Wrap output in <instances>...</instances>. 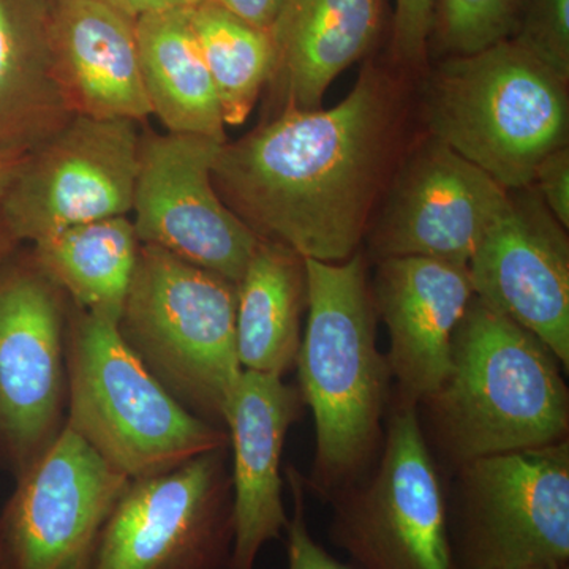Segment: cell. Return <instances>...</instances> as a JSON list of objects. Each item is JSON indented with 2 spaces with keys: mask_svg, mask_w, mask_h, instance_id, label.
I'll use <instances>...</instances> for the list:
<instances>
[{
  "mask_svg": "<svg viewBox=\"0 0 569 569\" xmlns=\"http://www.w3.org/2000/svg\"><path fill=\"white\" fill-rule=\"evenodd\" d=\"M407 73L367 62L337 107L282 111L213 163L217 192L258 239L340 263L365 241L403 149Z\"/></svg>",
  "mask_w": 569,
  "mask_h": 569,
  "instance_id": "1",
  "label": "cell"
},
{
  "mask_svg": "<svg viewBox=\"0 0 569 569\" xmlns=\"http://www.w3.org/2000/svg\"><path fill=\"white\" fill-rule=\"evenodd\" d=\"M307 325L295 365L317 449L306 489L321 500L365 477L380 455L391 402V370L378 350L369 258L340 263L305 258Z\"/></svg>",
  "mask_w": 569,
  "mask_h": 569,
  "instance_id": "2",
  "label": "cell"
},
{
  "mask_svg": "<svg viewBox=\"0 0 569 569\" xmlns=\"http://www.w3.org/2000/svg\"><path fill=\"white\" fill-rule=\"evenodd\" d=\"M418 408L433 456L455 471L568 438L569 392L559 359L477 296L452 337L447 377Z\"/></svg>",
  "mask_w": 569,
  "mask_h": 569,
  "instance_id": "3",
  "label": "cell"
},
{
  "mask_svg": "<svg viewBox=\"0 0 569 569\" xmlns=\"http://www.w3.org/2000/svg\"><path fill=\"white\" fill-rule=\"evenodd\" d=\"M427 134L503 189H526L550 152L568 146V82L512 40L449 56L421 86Z\"/></svg>",
  "mask_w": 569,
  "mask_h": 569,
  "instance_id": "4",
  "label": "cell"
},
{
  "mask_svg": "<svg viewBox=\"0 0 569 569\" xmlns=\"http://www.w3.org/2000/svg\"><path fill=\"white\" fill-rule=\"evenodd\" d=\"M70 307L66 426L104 462L133 481L230 447L227 430L194 417L149 372L118 321Z\"/></svg>",
  "mask_w": 569,
  "mask_h": 569,
  "instance_id": "5",
  "label": "cell"
},
{
  "mask_svg": "<svg viewBox=\"0 0 569 569\" xmlns=\"http://www.w3.org/2000/svg\"><path fill=\"white\" fill-rule=\"evenodd\" d=\"M236 310L238 284L140 244L118 321L123 342L182 407L222 429L244 370Z\"/></svg>",
  "mask_w": 569,
  "mask_h": 569,
  "instance_id": "6",
  "label": "cell"
},
{
  "mask_svg": "<svg viewBox=\"0 0 569 569\" xmlns=\"http://www.w3.org/2000/svg\"><path fill=\"white\" fill-rule=\"evenodd\" d=\"M329 503V538L355 568L459 569L449 498L415 403L391 396L376 463Z\"/></svg>",
  "mask_w": 569,
  "mask_h": 569,
  "instance_id": "7",
  "label": "cell"
},
{
  "mask_svg": "<svg viewBox=\"0 0 569 569\" xmlns=\"http://www.w3.org/2000/svg\"><path fill=\"white\" fill-rule=\"evenodd\" d=\"M449 529L459 569H569V440L456 470Z\"/></svg>",
  "mask_w": 569,
  "mask_h": 569,
  "instance_id": "8",
  "label": "cell"
},
{
  "mask_svg": "<svg viewBox=\"0 0 569 569\" xmlns=\"http://www.w3.org/2000/svg\"><path fill=\"white\" fill-rule=\"evenodd\" d=\"M228 448L133 479L93 546L89 569H228L234 541Z\"/></svg>",
  "mask_w": 569,
  "mask_h": 569,
  "instance_id": "9",
  "label": "cell"
},
{
  "mask_svg": "<svg viewBox=\"0 0 569 569\" xmlns=\"http://www.w3.org/2000/svg\"><path fill=\"white\" fill-rule=\"evenodd\" d=\"M70 306L32 252L0 268V463L14 478L66 426Z\"/></svg>",
  "mask_w": 569,
  "mask_h": 569,
  "instance_id": "10",
  "label": "cell"
},
{
  "mask_svg": "<svg viewBox=\"0 0 569 569\" xmlns=\"http://www.w3.org/2000/svg\"><path fill=\"white\" fill-rule=\"evenodd\" d=\"M141 138L137 122L74 116L26 153L0 200L11 234L33 244L74 224L129 216Z\"/></svg>",
  "mask_w": 569,
  "mask_h": 569,
  "instance_id": "11",
  "label": "cell"
},
{
  "mask_svg": "<svg viewBox=\"0 0 569 569\" xmlns=\"http://www.w3.org/2000/svg\"><path fill=\"white\" fill-rule=\"evenodd\" d=\"M223 144L197 134L141 138L132 222L140 244L238 284L260 239L213 186V163Z\"/></svg>",
  "mask_w": 569,
  "mask_h": 569,
  "instance_id": "12",
  "label": "cell"
},
{
  "mask_svg": "<svg viewBox=\"0 0 569 569\" xmlns=\"http://www.w3.org/2000/svg\"><path fill=\"white\" fill-rule=\"evenodd\" d=\"M509 190L445 142L406 149L367 230V258L425 257L467 264Z\"/></svg>",
  "mask_w": 569,
  "mask_h": 569,
  "instance_id": "13",
  "label": "cell"
},
{
  "mask_svg": "<svg viewBox=\"0 0 569 569\" xmlns=\"http://www.w3.org/2000/svg\"><path fill=\"white\" fill-rule=\"evenodd\" d=\"M130 479L69 426L17 477L0 515V569H74Z\"/></svg>",
  "mask_w": 569,
  "mask_h": 569,
  "instance_id": "14",
  "label": "cell"
},
{
  "mask_svg": "<svg viewBox=\"0 0 569 569\" xmlns=\"http://www.w3.org/2000/svg\"><path fill=\"white\" fill-rule=\"evenodd\" d=\"M568 228L533 187L509 190L468 261L475 296L537 336L569 367Z\"/></svg>",
  "mask_w": 569,
  "mask_h": 569,
  "instance_id": "15",
  "label": "cell"
},
{
  "mask_svg": "<svg viewBox=\"0 0 569 569\" xmlns=\"http://www.w3.org/2000/svg\"><path fill=\"white\" fill-rule=\"evenodd\" d=\"M372 287L377 316L387 325V355L396 391L419 406L451 367L452 337L475 298L467 264L406 257L377 261Z\"/></svg>",
  "mask_w": 569,
  "mask_h": 569,
  "instance_id": "16",
  "label": "cell"
},
{
  "mask_svg": "<svg viewBox=\"0 0 569 569\" xmlns=\"http://www.w3.org/2000/svg\"><path fill=\"white\" fill-rule=\"evenodd\" d=\"M305 407L299 388L283 377L242 370L224 415L233 449L234 541L228 569H254L264 546L287 530L280 460L288 430Z\"/></svg>",
  "mask_w": 569,
  "mask_h": 569,
  "instance_id": "17",
  "label": "cell"
},
{
  "mask_svg": "<svg viewBox=\"0 0 569 569\" xmlns=\"http://www.w3.org/2000/svg\"><path fill=\"white\" fill-rule=\"evenodd\" d=\"M51 36L56 77L74 116L137 123L151 116L137 20L107 0H56Z\"/></svg>",
  "mask_w": 569,
  "mask_h": 569,
  "instance_id": "18",
  "label": "cell"
},
{
  "mask_svg": "<svg viewBox=\"0 0 569 569\" xmlns=\"http://www.w3.org/2000/svg\"><path fill=\"white\" fill-rule=\"evenodd\" d=\"M383 13L385 0H284L269 31L279 112L321 108L331 82L376 43Z\"/></svg>",
  "mask_w": 569,
  "mask_h": 569,
  "instance_id": "19",
  "label": "cell"
},
{
  "mask_svg": "<svg viewBox=\"0 0 569 569\" xmlns=\"http://www.w3.org/2000/svg\"><path fill=\"white\" fill-rule=\"evenodd\" d=\"M56 0H0V151H32L74 118L56 77Z\"/></svg>",
  "mask_w": 569,
  "mask_h": 569,
  "instance_id": "20",
  "label": "cell"
},
{
  "mask_svg": "<svg viewBox=\"0 0 569 569\" xmlns=\"http://www.w3.org/2000/svg\"><path fill=\"white\" fill-rule=\"evenodd\" d=\"M137 40L149 108L167 132L227 142V126L189 9L138 18Z\"/></svg>",
  "mask_w": 569,
  "mask_h": 569,
  "instance_id": "21",
  "label": "cell"
},
{
  "mask_svg": "<svg viewBox=\"0 0 569 569\" xmlns=\"http://www.w3.org/2000/svg\"><path fill=\"white\" fill-rule=\"evenodd\" d=\"M306 310L305 258L260 239L238 283L236 350L242 369L283 377L295 366Z\"/></svg>",
  "mask_w": 569,
  "mask_h": 569,
  "instance_id": "22",
  "label": "cell"
},
{
  "mask_svg": "<svg viewBox=\"0 0 569 569\" xmlns=\"http://www.w3.org/2000/svg\"><path fill=\"white\" fill-rule=\"evenodd\" d=\"M138 250L132 220L119 216L47 236L33 242L31 252L71 305L119 321Z\"/></svg>",
  "mask_w": 569,
  "mask_h": 569,
  "instance_id": "23",
  "label": "cell"
},
{
  "mask_svg": "<svg viewBox=\"0 0 569 569\" xmlns=\"http://www.w3.org/2000/svg\"><path fill=\"white\" fill-rule=\"evenodd\" d=\"M189 14L224 126H242L271 80V33L247 24L212 0H201Z\"/></svg>",
  "mask_w": 569,
  "mask_h": 569,
  "instance_id": "24",
  "label": "cell"
},
{
  "mask_svg": "<svg viewBox=\"0 0 569 569\" xmlns=\"http://www.w3.org/2000/svg\"><path fill=\"white\" fill-rule=\"evenodd\" d=\"M518 6L519 0H436L430 40L445 58L473 54L511 37Z\"/></svg>",
  "mask_w": 569,
  "mask_h": 569,
  "instance_id": "25",
  "label": "cell"
},
{
  "mask_svg": "<svg viewBox=\"0 0 569 569\" xmlns=\"http://www.w3.org/2000/svg\"><path fill=\"white\" fill-rule=\"evenodd\" d=\"M509 40L569 81V0H519Z\"/></svg>",
  "mask_w": 569,
  "mask_h": 569,
  "instance_id": "26",
  "label": "cell"
},
{
  "mask_svg": "<svg viewBox=\"0 0 569 569\" xmlns=\"http://www.w3.org/2000/svg\"><path fill=\"white\" fill-rule=\"evenodd\" d=\"M436 0H396L392 21L391 59L403 73L425 70L430 36H432Z\"/></svg>",
  "mask_w": 569,
  "mask_h": 569,
  "instance_id": "27",
  "label": "cell"
},
{
  "mask_svg": "<svg viewBox=\"0 0 569 569\" xmlns=\"http://www.w3.org/2000/svg\"><path fill=\"white\" fill-rule=\"evenodd\" d=\"M287 481L293 498V512L288 520V569H358L351 563L337 560L312 537L306 519V485L295 467L287 468Z\"/></svg>",
  "mask_w": 569,
  "mask_h": 569,
  "instance_id": "28",
  "label": "cell"
},
{
  "mask_svg": "<svg viewBox=\"0 0 569 569\" xmlns=\"http://www.w3.org/2000/svg\"><path fill=\"white\" fill-rule=\"evenodd\" d=\"M531 187L565 228H569V149L550 152L535 170Z\"/></svg>",
  "mask_w": 569,
  "mask_h": 569,
  "instance_id": "29",
  "label": "cell"
},
{
  "mask_svg": "<svg viewBox=\"0 0 569 569\" xmlns=\"http://www.w3.org/2000/svg\"><path fill=\"white\" fill-rule=\"evenodd\" d=\"M217 6L230 11L239 20L261 31L269 32L274 26L284 0H212Z\"/></svg>",
  "mask_w": 569,
  "mask_h": 569,
  "instance_id": "30",
  "label": "cell"
},
{
  "mask_svg": "<svg viewBox=\"0 0 569 569\" xmlns=\"http://www.w3.org/2000/svg\"><path fill=\"white\" fill-rule=\"evenodd\" d=\"M107 2L129 14L133 20H138V18L146 17V14L192 9L201 0H107Z\"/></svg>",
  "mask_w": 569,
  "mask_h": 569,
  "instance_id": "31",
  "label": "cell"
},
{
  "mask_svg": "<svg viewBox=\"0 0 569 569\" xmlns=\"http://www.w3.org/2000/svg\"><path fill=\"white\" fill-rule=\"evenodd\" d=\"M24 159L26 152L0 151V200L6 197Z\"/></svg>",
  "mask_w": 569,
  "mask_h": 569,
  "instance_id": "32",
  "label": "cell"
},
{
  "mask_svg": "<svg viewBox=\"0 0 569 569\" xmlns=\"http://www.w3.org/2000/svg\"><path fill=\"white\" fill-rule=\"evenodd\" d=\"M18 244H20V242L11 234L9 224H7L2 212H0V268L13 257L14 252H17Z\"/></svg>",
  "mask_w": 569,
  "mask_h": 569,
  "instance_id": "33",
  "label": "cell"
},
{
  "mask_svg": "<svg viewBox=\"0 0 569 569\" xmlns=\"http://www.w3.org/2000/svg\"><path fill=\"white\" fill-rule=\"evenodd\" d=\"M91 557H88V559L82 560L81 563L78 565V567L74 569H89V565H91Z\"/></svg>",
  "mask_w": 569,
  "mask_h": 569,
  "instance_id": "34",
  "label": "cell"
},
{
  "mask_svg": "<svg viewBox=\"0 0 569 569\" xmlns=\"http://www.w3.org/2000/svg\"><path fill=\"white\" fill-rule=\"evenodd\" d=\"M527 569H539V568H527Z\"/></svg>",
  "mask_w": 569,
  "mask_h": 569,
  "instance_id": "35",
  "label": "cell"
}]
</instances>
